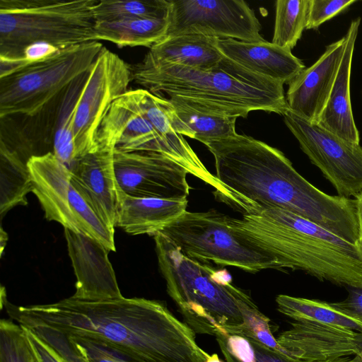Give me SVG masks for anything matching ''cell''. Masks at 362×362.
I'll return each instance as SVG.
<instances>
[{
  "label": "cell",
  "mask_w": 362,
  "mask_h": 362,
  "mask_svg": "<svg viewBox=\"0 0 362 362\" xmlns=\"http://www.w3.org/2000/svg\"><path fill=\"white\" fill-rule=\"evenodd\" d=\"M9 317L27 327L42 325L66 336L107 341L141 362H206L194 332L162 303L144 298L78 300L15 305L1 300Z\"/></svg>",
  "instance_id": "obj_1"
},
{
  "label": "cell",
  "mask_w": 362,
  "mask_h": 362,
  "mask_svg": "<svg viewBox=\"0 0 362 362\" xmlns=\"http://www.w3.org/2000/svg\"><path fill=\"white\" fill-rule=\"evenodd\" d=\"M216 177L234 196L297 214L354 244L361 240L357 200L329 195L301 176L279 149L247 135L206 145Z\"/></svg>",
  "instance_id": "obj_2"
},
{
  "label": "cell",
  "mask_w": 362,
  "mask_h": 362,
  "mask_svg": "<svg viewBox=\"0 0 362 362\" xmlns=\"http://www.w3.org/2000/svg\"><path fill=\"white\" fill-rule=\"evenodd\" d=\"M242 218L228 216L235 233L271 257L280 269L300 270L317 279L362 288V247L288 211L262 207L233 197L228 204Z\"/></svg>",
  "instance_id": "obj_3"
},
{
  "label": "cell",
  "mask_w": 362,
  "mask_h": 362,
  "mask_svg": "<svg viewBox=\"0 0 362 362\" xmlns=\"http://www.w3.org/2000/svg\"><path fill=\"white\" fill-rule=\"evenodd\" d=\"M132 80L164 99L181 98L234 117L254 110L283 115L288 109L284 83L257 75L223 56L214 67L196 69L144 59Z\"/></svg>",
  "instance_id": "obj_4"
},
{
  "label": "cell",
  "mask_w": 362,
  "mask_h": 362,
  "mask_svg": "<svg viewBox=\"0 0 362 362\" xmlns=\"http://www.w3.org/2000/svg\"><path fill=\"white\" fill-rule=\"evenodd\" d=\"M167 291L194 332L238 335L244 321L238 301L245 291L225 269L189 258L163 233L153 235Z\"/></svg>",
  "instance_id": "obj_5"
},
{
  "label": "cell",
  "mask_w": 362,
  "mask_h": 362,
  "mask_svg": "<svg viewBox=\"0 0 362 362\" xmlns=\"http://www.w3.org/2000/svg\"><path fill=\"white\" fill-rule=\"evenodd\" d=\"M98 0H0V58L46 42L59 49L93 41Z\"/></svg>",
  "instance_id": "obj_6"
},
{
  "label": "cell",
  "mask_w": 362,
  "mask_h": 362,
  "mask_svg": "<svg viewBox=\"0 0 362 362\" xmlns=\"http://www.w3.org/2000/svg\"><path fill=\"white\" fill-rule=\"evenodd\" d=\"M103 47L90 41L0 78V117L34 116L88 72Z\"/></svg>",
  "instance_id": "obj_7"
},
{
  "label": "cell",
  "mask_w": 362,
  "mask_h": 362,
  "mask_svg": "<svg viewBox=\"0 0 362 362\" xmlns=\"http://www.w3.org/2000/svg\"><path fill=\"white\" fill-rule=\"evenodd\" d=\"M187 257L206 263L232 266L256 273L280 269L271 257L238 237L228 222V216L215 210L186 211L161 231Z\"/></svg>",
  "instance_id": "obj_8"
},
{
  "label": "cell",
  "mask_w": 362,
  "mask_h": 362,
  "mask_svg": "<svg viewBox=\"0 0 362 362\" xmlns=\"http://www.w3.org/2000/svg\"><path fill=\"white\" fill-rule=\"evenodd\" d=\"M33 192L45 213L54 221L78 233L85 234L115 251L114 230L100 217L72 182L70 169L52 152L31 157L28 163Z\"/></svg>",
  "instance_id": "obj_9"
},
{
  "label": "cell",
  "mask_w": 362,
  "mask_h": 362,
  "mask_svg": "<svg viewBox=\"0 0 362 362\" xmlns=\"http://www.w3.org/2000/svg\"><path fill=\"white\" fill-rule=\"evenodd\" d=\"M132 80V66L103 47L88 71L77 105L74 123L76 162L98 150L100 125L112 103L129 90Z\"/></svg>",
  "instance_id": "obj_10"
},
{
  "label": "cell",
  "mask_w": 362,
  "mask_h": 362,
  "mask_svg": "<svg viewBox=\"0 0 362 362\" xmlns=\"http://www.w3.org/2000/svg\"><path fill=\"white\" fill-rule=\"evenodd\" d=\"M283 116L301 150L339 196L354 198L362 193V146L359 144L344 140L289 109Z\"/></svg>",
  "instance_id": "obj_11"
},
{
  "label": "cell",
  "mask_w": 362,
  "mask_h": 362,
  "mask_svg": "<svg viewBox=\"0 0 362 362\" xmlns=\"http://www.w3.org/2000/svg\"><path fill=\"white\" fill-rule=\"evenodd\" d=\"M168 18L165 37L194 33L249 42L265 40L254 10L243 0H170Z\"/></svg>",
  "instance_id": "obj_12"
},
{
  "label": "cell",
  "mask_w": 362,
  "mask_h": 362,
  "mask_svg": "<svg viewBox=\"0 0 362 362\" xmlns=\"http://www.w3.org/2000/svg\"><path fill=\"white\" fill-rule=\"evenodd\" d=\"M114 163L119 185L127 195L180 199L189 194V170L164 154L115 151Z\"/></svg>",
  "instance_id": "obj_13"
},
{
  "label": "cell",
  "mask_w": 362,
  "mask_h": 362,
  "mask_svg": "<svg viewBox=\"0 0 362 362\" xmlns=\"http://www.w3.org/2000/svg\"><path fill=\"white\" fill-rule=\"evenodd\" d=\"M96 144L98 150L157 152L177 162L160 135L141 112L131 90L110 105L98 129Z\"/></svg>",
  "instance_id": "obj_14"
},
{
  "label": "cell",
  "mask_w": 362,
  "mask_h": 362,
  "mask_svg": "<svg viewBox=\"0 0 362 362\" xmlns=\"http://www.w3.org/2000/svg\"><path fill=\"white\" fill-rule=\"evenodd\" d=\"M69 255L76 277L74 298L98 300L122 297L108 259L109 250L100 242L64 228Z\"/></svg>",
  "instance_id": "obj_15"
},
{
  "label": "cell",
  "mask_w": 362,
  "mask_h": 362,
  "mask_svg": "<svg viewBox=\"0 0 362 362\" xmlns=\"http://www.w3.org/2000/svg\"><path fill=\"white\" fill-rule=\"evenodd\" d=\"M114 153L113 149H98L69 168L76 188L100 218L113 230L123 192L115 174Z\"/></svg>",
  "instance_id": "obj_16"
},
{
  "label": "cell",
  "mask_w": 362,
  "mask_h": 362,
  "mask_svg": "<svg viewBox=\"0 0 362 362\" xmlns=\"http://www.w3.org/2000/svg\"><path fill=\"white\" fill-rule=\"evenodd\" d=\"M345 45V36L327 45L318 60L288 84L286 98L291 111L317 123L336 79Z\"/></svg>",
  "instance_id": "obj_17"
},
{
  "label": "cell",
  "mask_w": 362,
  "mask_h": 362,
  "mask_svg": "<svg viewBox=\"0 0 362 362\" xmlns=\"http://www.w3.org/2000/svg\"><path fill=\"white\" fill-rule=\"evenodd\" d=\"M291 325L276 341L285 354L301 361L320 362L357 353V332L310 321Z\"/></svg>",
  "instance_id": "obj_18"
},
{
  "label": "cell",
  "mask_w": 362,
  "mask_h": 362,
  "mask_svg": "<svg viewBox=\"0 0 362 362\" xmlns=\"http://www.w3.org/2000/svg\"><path fill=\"white\" fill-rule=\"evenodd\" d=\"M216 46L226 57L265 78L289 84L305 69L291 50L266 40L249 42L216 38Z\"/></svg>",
  "instance_id": "obj_19"
},
{
  "label": "cell",
  "mask_w": 362,
  "mask_h": 362,
  "mask_svg": "<svg viewBox=\"0 0 362 362\" xmlns=\"http://www.w3.org/2000/svg\"><path fill=\"white\" fill-rule=\"evenodd\" d=\"M361 18L352 21L345 35L346 45L341 64L326 105L317 124L348 141L359 144L358 129L354 119L350 78L353 54Z\"/></svg>",
  "instance_id": "obj_20"
},
{
  "label": "cell",
  "mask_w": 362,
  "mask_h": 362,
  "mask_svg": "<svg viewBox=\"0 0 362 362\" xmlns=\"http://www.w3.org/2000/svg\"><path fill=\"white\" fill-rule=\"evenodd\" d=\"M187 199L135 197L122 192L117 223L132 235H153L187 211Z\"/></svg>",
  "instance_id": "obj_21"
},
{
  "label": "cell",
  "mask_w": 362,
  "mask_h": 362,
  "mask_svg": "<svg viewBox=\"0 0 362 362\" xmlns=\"http://www.w3.org/2000/svg\"><path fill=\"white\" fill-rule=\"evenodd\" d=\"M216 38L194 33L167 36L153 45L144 59L191 69H208L223 57L216 46Z\"/></svg>",
  "instance_id": "obj_22"
},
{
  "label": "cell",
  "mask_w": 362,
  "mask_h": 362,
  "mask_svg": "<svg viewBox=\"0 0 362 362\" xmlns=\"http://www.w3.org/2000/svg\"><path fill=\"white\" fill-rule=\"evenodd\" d=\"M167 100L173 105L176 116L187 129L189 138L205 146L237 134V117L181 98L173 97Z\"/></svg>",
  "instance_id": "obj_23"
},
{
  "label": "cell",
  "mask_w": 362,
  "mask_h": 362,
  "mask_svg": "<svg viewBox=\"0 0 362 362\" xmlns=\"http://www.w3.org/2000/svg\"><path fill=\"white\" fill-rule=\"evenodd\" d=\"M168 25V17L95 23L92 40L111 42L119 47L151 48L166 36Z\"/></svg>",
  "instance_id": "obj_24"
},
{
  "label": "cell",
  "mask_w": 362,
  "mask_h": 362,
  "mask_svg": "<svg viewBox=\"0 0 362 362\" xmlns=\"http://www.w3.org/2000/svg\"><path fill=\"white\" fill-rule=\"evenodd\" d=\"M88 71L79 76L66 88L62 94L59 106L52 153L69 168L76 162L74 144L75 117L78 100L87 80Z\"/></svg>",
  "instance_id": "obj_25"
},
{
  "label": "cell",
  "mask_w": 362,
  "mask_h": 362,
  "mask_svg": "<svg viewBox=\"0 0 362 362\" xmlns=\"http://www.w3.org/2000/svg\"><path fill=\"white\" fill-rule=\"evenodd\" d=\"M278 310L296 321H310L362 332V322L334 308L330 303L279 295Z\"/></svg>",
  "instance_id": "obj_26"
},
{
  "label": "cell",
  "mask_w": 362,
  "mask_h": 362,
  "mask_svg": "<svg viewBox=\"0 0 362 362\" xmlns=\"http://www.w3.org/2000/svg\"><path fill=\"white\" fill-rule=\"evenodd\" d=\"M0 158V212L2 216L17 205L28 204L26 195L33 192V184L27 163L1 144Z\"/></svg>",
  "instance_id": "obj_27"
},
{
  "label": "cell",
  "mask_w": 362,
  "mask_h": 362,
  "mask_svg": "<svg viewBox=\"0 0 362 362\" xmlns=\"http://www.w3.org/2000/svg\"><path fill=\"white\" fill-rule=\"evenodd\" d=\"M168 0H102L93 8L95 23H112L135 19L165 18Z\"/></svg>",
  "instance_id": "obj_28"
},
{
  "label": "cell",
  "mask_w": 362,
  "mask_h": 362,
  "mask_svg": "<svg viewBox=\"0 0 362 362\" xmlns=\"http://www.w3.org/2000/svg\"><path fill=\"white\" fill-rule=\"evenodd\" d=\"M272 42L291 50L308 22L310 0H277Z\"/></svg>",
  "instance_id": "obj_29"
},
{
  "label": "cell",
  "mask_w": 362,
  "mask_h": 362,
  "mask_svg": "<svg viewBox=\"0 0 362 362\" xmlns=\"http://www.w3.org/2000/svg\"><path fill=\"white\" fill-rule=\"evenodd\" d=\"M0 362H39L24 328L11 318L0 321Z\"/></svg>",
  "instance_id": "obj_30"
},
{
  "label": "cell",
  "mask_w": 362,
  "mask_h": 362,
  "mask_svg": "<svg viewBox=\"0 0 362 362\" xmlns=\"http://www.w3.org/2000/svg\"><path fill=\"white\" fill-rule=\"evenodd\" d=\"M243 324L238 336L253 339L278 351H283L272 334L269 317L264 315L246 293L238 301Z\"/></svg>",
  "instance_id": "obj_31"
},
{
  "label": "cell",
  "mask_w": 362,
  "mask_h": 362,
  "mask_svg": "<svg viewBox=\"0 0 362 362\" xmlns=\"http://www.w3.org/2000/svg\"><path fill=\"white\" fill-rule=\"evenodd\" d=\"M66 337L85 362H141L130 354L104 340L83 336Z\"/></svg>",
  "instance_id": "obj_32"
},
{
  "label": "cell",
  "mask_w": 362,
  "mask_h": 362,
  "mask_svg": "<svg viewBox=\"0 0 362 362\" xmlns=\"http://www.w3.org/2000/svg\"><path fill=\"white\" fill-rule=\"evenodd\" d=\"M355 2L356 0H310L306 29H317Z\"/></svg>",
  "instance_id": "obj_33"
},
{
  "label": "cell",
  "mask_w": 362,
  "mask_h": 362,
  "mask_svg": "<svg viewBox=\"0 0 362 362\" xmlns=\"http://www.w3.org/2000/svg\"><path fill=\"white\" fill-rule=\"evenodd\" d=\"M218 345L226 362H255L252 347L245 337L230 335Z\"/></svg>",
  "instance_id": "obj_34"
},
{
  "label": "cell",
  "mask_w": 362,
  "mask_h": 362,
  "mask_svg": "<svg viewBox=\"0 0 362 362\" xmlns=\"http://www.w3.org/2000/svg\"><path fill=\"white\" fill-rule=\"evenodd\" d=\"M330 304L344 314L362 322V288H349L344 300Z\"/></svg>",
  "instance_id": "obj_35"
},
{
  "label": "cell",
  "mask_w": 362,
  "mask_h": 362,
  "mask_svg": "<svg viewBox=\"0 0 362 362\" xmlns=\"http://www.w3.org/2000/svg\"><path fill=\"white\" fill-rule=\"evenodd\" d=\"M245 339L252 347L255 362H303L283 351L272 349L257 340Z\"/></svg>",
  "instance_id": "obj_36"
},
{
  "label": "cell",
  "mask_w": 362,
  "mask_h": 362,
  "mask_svg": "<svg viewBox=\"0 0 362 362\" xmlns=\"http://www.w3.org/2000/svg\"><path fill=\"white\" fill-rule=\"evenodd\" d=\"M39 362H66L64 359L47 343L35 333L22 326Z\"/></svg>",
  "instance_id": "obj_37"
},
{
  "label": "cell",
  "mask_w": 362,
  "mask_h": 362,
  "mask_svg": "<svg viewBox=\"0 0 362 362\" xmlns=\"http://www.w3.org/2000/svg\"><path fill=\"white\" fill-rule=\"evenodd\" d=\"M61 49L54 45L46 42H37L25 48L22 59L26 66L33 64L45 60L58 52Z\"/></svg>",
  "instance_id": "obj_38"
},
{
  "label": "cell",
  "mask_w": 362,
  "mask_h": 362,
  "mask_svg": "<svg viewBox=\"0 0 362 362\" xmlns=\"http://www.w3.org/2000/svg\"><path fill=\"white\" fill-rule=\"evenodd\" d=\"M320 362H362V358L359 355L355 354L352 358L344 356Z\"/></svg>",
  "instance_id": "obj_39"
},
{
  "label": "cell",
  "mask_w": 362,
  "mask_h": 362,
  "mask_svg": "<svg viewBox=\"0 0 362 362\" xmlns=\"http://www.w3.org/2000/svg\"><path fill=\"white\" fill-rule=\"evenodd\" d=\"M357 200L358 209V218L360 224V232H361V241L360 243L362 245V193L354 197Z\"/></svg>",
  "instance_id": "obj_40"
},
{
  "label": "cell",
  "mask_w": 362,
  "mask_h": 362,
  "mask_svg": "<svg viewBox=\"0 0 362 362\" xmlns=\"http://www.w3.org/2000/svg\"><path fill=\"white\" fill-rule=\"evenodd\" d=\"M357 353L362 358V332L358 333Z\"/></svg>",
  "instance_id": "obj_41"
},
{
  "label": "cell",
  "mask_w": 362,
  "mask_h": 362,
  "mask_svg": "<svg viewBox=\"0 0 362 362\" xmlns=\"http://www.w3.org/2000/svg\"><path fill=\"white\" fill-rule=\"evenodd\" d=\"M206 362H223L220 358H218V355L216 354H214L212 355H210L208 358L207 361Z\"/></svg>",
  "instance_id": "obj_42"
}]
</instances>
